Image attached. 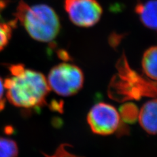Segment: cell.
Segmentation results:
<instances>
[{
	"label": "cell",
	"mask_w": 157,
	"mask_h": 157,
	"mask_svg": "<svg viewBox=\"0 0 157 157\" xmlns=\"http://www.w3.org/2000/svg\"><path fill=\"white\" fill-rule=\"evenodd\" d=\"M9 70L11 76L5 81L4 87L11 104L26 109H36L45 104L50 88L42 73L22 64L12 65Z\"/></svg>",
	"instance_id": "6da1fadb"
},
{
	"label": "cell",
	"mask_w": 157,
	"mask_h": 157,
	"mask_svg": "<svg viewBox=\"0 0 157 157\" xmlns=\"http://www.w3.org/2000/svg\"><path fill=\"white\" fill-rule=\"evenodd\" d=\"M16 19L21 22L32 38L41 42H51L60 32V24L54 10L47 5L29 6L24 2H19Z\"/></svg>",
	"instance_id": "7a4b0ae2"
},
{
	"label": "cell",
	"mask_w": 157,
	"mask_h": 157,
	"mask_svg": "<svg viewBox=\"0 0 157 157\" xmlns=\"http://www.w3.org/2000/svg\"><path fill=\"white\" fill-rule=\"evenodd\" d=\"M118 76L111 83V94L121 99H140L143 96L155 97L156 82L145 79L129 67L124 56L118 62Z\"/></svg>",
	"instance_id": "3957f363"
},
{
	"label": "cell",
	"mask_w": 157,
	"mask_h": 157,
	"mask_svg": "<svg viewBox=\"0 0 157 157\" xmlns=\"http://www.w3.org/2000/svg\"><path fill=\"white\" fill-rule=\"evenodd\" d=\"M48 85L57 94L70 96L79 91L84 82L81 69L68 63H62L54 67L48 76Z\"/></svg>",
	"instance_id": "277c9868"
},
{
	"label": "cell",
	"mask_w": 157,
	"mask_h": 157,
	"mask_svg": "<svg viewBox=\"0 0 157 157\" xmlns=\"http://www.w3.org/2000/svg\"><path fill=\"white\" fill-rule=\"evenodd\" d=\"M87 121L94 134L108 136L119 128L121 117L115 107L105 102H100L90 109Z\"/></svg>",
	"instance_id": "5b68a950"
},
{
	"label": "cell",
	"mask_w": 157,
	"mask_h": 157,
	"mask_svg": "<svg viewBox=\"0 0 157 157\" xmlns=\"http://www.w3.org/2000/svg\"><path fill=\"white\" fill-rule=\"evenodd\" d=\"M65 9L71 22L81 27L94 26L102 14L101 7L96 0H66Z\"/></svg>",
	"instance_id": "8992f818"
},
{
	"label": "cell",
	"mask_w": 157,
	"mask_h": 157,
	"mask_svg": "<svg viewBox=\"0 0 157 157\" xmlns=\"http://www.w3.org/2000/svg\"><path fill=\"white\" fill-rule=\"evenodd\" d=\"M141 126L147 133L155 135L156 133V100L154 99L146 102L139 113Z\"/></svg>",
	"instance_id": "52a82bcc"
},
{
	"label": "cell",
	"mask_w": 157,
	"mask_h": 157,
	"mask_svg": "<svg viewBox=\"0 0 157 157\" xmlns=\"http://www.w3.org/2000/svg\"><path fill=\"white\" fill-rule=\"evenodd\" d=\"M156 1L149 0L137 5L136 11L144 25L152 29H156Z\"/></svg>",
	"instance_id": "ba28073f"
},
{
	"label": "cell",
	"mask_w": 157,
	"mask_h": 157,
	"mask_svg": "<svg viewBox=\"0 0 157 157\" xmlns=\"http://www.w3.org/2000/svg\"><path fill=\"white\" fill-rule=\"evenodd\" d=\"M157 51L156 47L147 49L142 60V67L145 75L152 80L155 81L157 78L156 71Z\"/></svg>",
	"instance_id": "9c48e42d"
},
{
	"label": "cell",
	"mask_w": 157,
	"mask_h": 157,
	"mask_svg": "<svg viewBox=\"0 0 157 157\" xmlns=\"http://www.w3.org/2000/svg\"><path fill=\"white\" fill-rule=\"evenodd\" d=\"M17 20L6 21L0 14V51L6 47L11 37L13 29L17 25Z\"/></svg>",
	"instance_id": "30bf717a"
},
{
	"label": "cell",
	"mask_w": 157,
	"mask_h": 157,
	"mask_svg": "<svg viewBox=\"0 0 157 157\" xmlns=\"http://www.w3.org/2000/svg\"><path fill=\"white\" fill-rule=\"evenodd\" d=\"M18 149L13 140L0 137V157H18Z\"/></svg>",
	"instance_id": "8fae6325"
},
{
	"label": "cell",
	"mask_w": 157,
	"mask_h": 157,
	"mask_svg": "<svg viewBox=\"0 0 157 157\" xmlns=\"http://www.w3.org/2000/svg\"><path fill=\"white\" fill-rule=\"evenodd\" d=\"M137 107L134 104H126L121 107L122 118L124 121L129 122H134L137 119Z\"/></svg>",
	"instance_id": "7c38bea8"
},
{
	"label": "cell",
	"mask_w": 157,
	"mask_h": 157,
	"mask_svg": "<svg viewBox=\"0 0 157 157\" xmlns=\"http://www.w3.org/2000/svg\"><path fill=\"white\" fill-rule=\"evenodd\" d=\"M4 83L0 77V110H2L4 107L5 101L3 100V94H4Z\"/></svg>",
	"instance_id": "4fadbf2b"
}]
</instances>
